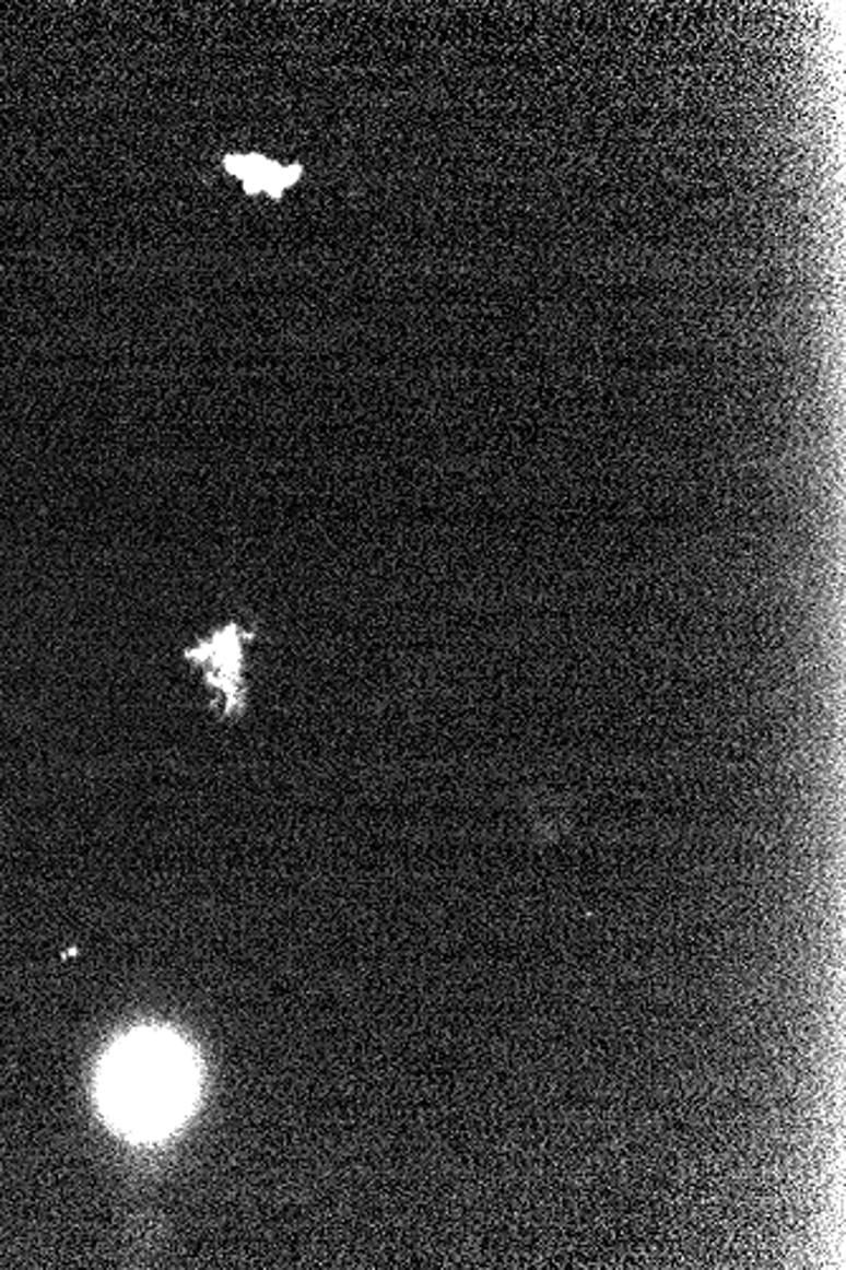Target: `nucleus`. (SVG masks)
Here are the masks:
<instances>
[{"mask_svg": "<svg viewBox=\"0 0 846 1270\" xmlns=\"http://www.w3.org/2000/svg\"><path fill=\"white\" fill-rule=\"evenodd\" d=\"M223 165H226L231 176H236L244 183V190L251 196L269 193L279 198L292 183H297L302 178V165H290V168H284L282 163L269 161V157L257 153L228 155Z\"/></svg>", "mask_w": 846, "mask_h": 1270, "instance_id": "f03ea898", "label": "nucleus"}, {"mask_svg": "<svg viewBox=\"0 0 846 1270\" xmlns=\"http://www.w3.org/2000/svg\"><path fill=\"white\" fill-rule=\"evenodd\" d=\"M196 1073L178 1039L130 1037L105 1068V1106L130 1133H160L186 1114Z\"/></svg>", "mask_w": 846, "mask_h": 1270, "instance_id": "f257e3e1", "label": "nucleus"}]
</instances>
